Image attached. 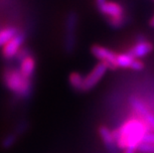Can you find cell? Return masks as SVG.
Here are the masks:
<instances>
[{
  "instance_id": "6da1fadb",
  "label": "cell",
  "mask_w": 154,
  "mask_h": 153,
  "mask_svg": "<svg viewBox=\"0 0 154 153\" xmlns=\"http://www.w3.org/2000/svg\"><path fill=\"white\" fill-rule=\"evenodd\" d=\"M149 131V127L142 118H130L112 133L117 148L123 151L128 149L136 151Z\"/></svg>"
},
{
  "instance_id": "7a4b0ae2",
  "label": "cell",
  "mask_w": 154,
  "mask_h": 153,
  "mask_svg": "<svg viewBox=\"0 0 154 153\" xmlns=\"http://www.w3.org/2000/svg\"><path fill=\"white\" fill-rule=\"evenodd\" d=\"M5 87L19 97L27 99L32 92V82L17 69H7L3 74Z\"/></svg>"
},
{
  "instance_id": "3957f363",
  "label": "cell",
  "mask_w": 154,
  "mask_h": 153,
  "mask_svg": "<svg viewBox=\"0 0 154 153\" xmlns=\"http://www.w3.org/2000/svg\"><path fill=\"white\" fill-rule=\"evenodd\" d=\"M107 70H109V67H107V65L106 63L100 62V63L97 64L88 73V76L84 78V84H83L82 92H90L91 90H93L100 83V81L103 78Z\"/></svg>"
},
{
  "instance_id": "277c9868",
  "label": "cell",
  "mask_w": 154,
  "mask_h": 153,
  "mask_svg": "<svg viewBox=\"0 0 154 153\" xmlns=\"http://www.w3.org/2000/svg\"><path fill=\"white\" fill-rule=\"evenodd\" d=\"M129 103L136 115L145 121L150 131H154V113L147 107L145 103L136 96L130 97Z\"/></svg>"
},
{
  "instance_id": "5b68a950",
  "label": "cell",
  "mask_w": 154,
  "mask_h": 153,
  "mask_svg": "<svg viewBox=\"0 0 154 153\" xmlns=\"http://www.w3.org/2000/svg\"><path fill=\"white\" fill-rule=\"evenodd\" d=\"M78 23V16L75 12H71L68 15L66 21V38L65 47L68 53L74 51L76 46V27Z\"/></svg>"
},
{
  "instance_id": "8992f818",
  "label": "cell",
  "mask_w": 154,
  "mask_h": 153,
  "mask_svg": "<svg viewBox=\"0 0 154 153\" xmlns=\"http://www.w3.org/2000/svg\"><path fill=\"white\" fill-rule=\"evenodd\" d=\"M91 54L100 62H103L107 65L109 69H116V53L109 50L106 47L100 46V45H94L91 48Z\"/></svg>"
},
{
  "instance_id": "52a82bcc",
  "label": "cell",
  "mask_w": 154,
  "mask_h": 153,
  "mask_svg": "<svg viewBox=\"0 0 154 153\" xmlns=\"http://www.w3.org/2000/svg\"><path fill=\"white\" fill-rule=\"evenodd\" d=\"M24 41L25 35L23 33H18L2 47V56L5 59H11V58L16 57L22 49V45Z\"/></svg>"
},
{
  "instance_id": "ba28073f",
  "label": "cell",
  "mask_w": 154,
  "mask_h": 153,
  "mask_svg": "<svg viewBox=\"0 0 154 153\" xmlns=\"http://www.w3.org/2000/svg\"><path fill=\"white\" fill-rule=\"evenodd\" d=\"M153 49H154L153 45L150 42L140 38V40L128 51V53L132 57L135 58V59H140V58L145 57L148 54L151 53Z\"/></svg>"
},
{
  "instance_id": "9c48e42d",
  "label": "cell",
  "mask_w": 154,
  "mask_h": 153,
  "mask_svg": "<svg viewBox=\"0 0 154 153\" xmlns=\"http://www.w3.org/2000/svg\"><path fill=\"white\" fill-rule=\"evenodd\" d=\"M99 8L100 12L101 14L107 16L109 18H116L120 17V16H124L123 8L116 2H106L103 5L100 6Z\"/></svg>"
},
{
  "instance_id": "30bf717a",
  "label": "cell",
  "mask_w": 154,
  "mask_h": 153,
  "mask_svg": "<svg viewBox=\"0 0 154 153\" xmlns=\"http://www.w3.org/2000/svg\"><path fill=\"white\" fill-rule=\"evenodd\" d=\"M36 69V61L34 59V57L27 55L25 58H23L20 63V68L19 71L21 72V74L27 79H32L33 75L35 73Z\"/></svg>"
},
{
  "instance_id": "8fae6325",
  "label": "cell",
  "mask_w": 154,
  "mask_h": 153,
  "mask_svg": "<svg viewBox=\"0 0 154 153\" xmlns=\"http://www.w3.org/2000/svg\"><path fill=\"white\" fill-rule=\"evenodd\" d=\"M99 133H100L101 140L103 142V144L109 148V150L110 152L116 151L117 148V145L116 143V139H114L112 131H110L109 128L106 127V126L101 125L99 128Z\"/></svg>"
},
{
  "instance_id": "7c38bea8",
  "label": "cell",
  "mask_w": 154,
  "mask_h": 153,
  "mask_svg": "<svg viewBox=\"0 0 154 153\" xmlns=\"http://www.w3.org/2000/svg\"><path fill=\"white\" fill-rule=\"evenodd\" d=\"M135 61V58L132 57L128 52L127 53L116 54V68L121 69H131L133 62Z\"/></svg>"
},
{
  "instance_id": "4fadbf2b",
  "label": "cell",
  "mask_w": 154,
  "mask_h": 153,
  "mask_svg": "<svg viewBox=\"0 0 154 153\" xmlns=\"http://www.w3.org/2000/svg\"><path fill=\"white\" fill-rule=\"evenodd\" d=\"M19 33L18 29L15 27H2L0 28V47H3L6 43H8L13 37Z\"/></svg>"
},
{
  "instance_id": "5bb4252c",
  "label": "cell",
  "mask_w": 154,
  "mask_h": 153,
  "mask_svg": "<svg viewBox=\"0 0 154 153\" xmlns=\"http://www.w3.org/2000/svg\"><path fill=\"white\" fill-rule=\"evenodd\" d=\"M84 78L80 73H72L69 77V82H70V84L72 86L73 89H75L76 90H81L83 89V84H84Z\"/></svg>"
},
{
  "instance_id": "9a60e30c",
  "label": "cell",
  "mask_w": 154,
  "mask_h": 153,
  "mask_svg": "<svg viewBox=\"0 0 154 153\" xmlns=\"http://www.w3.org/2000/svg\"><path fill=\"white\" fill-rule=\"evenodd\" d=\"M17 138H18V134L16 132L9 133V134H7L4 138H3V140L1 142L2 148H4V149L11 148L16 143V141H17Z\"/></svg>"
},
{
  "instance_id": "2e32d148",
  "label": "cell",
  "mask_w": 154,
  "mask_h": 153,
  "mask_svg": "<svg viewBox=\"0 0 154 153\" xmlns=\"http://www.w3.org/2000/svg\"><path fill=\"white\" fill-rule=\"evenodd\" d=\"M124 22H125V18L124 16H120V17H116V18H109V23L111 27L113 28H119L121 26H123Z\"/></svg>"
},
{
  "instance_id": "e0dca14e",
  "label": "cell",
  "mask_w": 154,
  "mask_h": 153,
  "mask_svg": "<svg viewBox=\"0 0 154 153\" xmlns=\"http://www.w3.org/2000/svg\"><path fill=\"white\" fill-rule=\"evenodd\" d=\"M141 153H154V144H148V143H141L138 149Z\"/></svg>"
},
{
  "instance_id": "ac0fdd59",
  "label": "cell",
  "mask_w": 154,
  "mask_h": 153,
  "mask_svg": "<svg viewBox=\"0 0 154 153\" xmlns=\"http://www.w3.org/2000/svg\"><path fill=\"white\" fill-rule=\"evenodd\" d=\"M144 63L141 62L139 59H135V61L133 62L132 64V67H131V70L133 71H142L144 69Z\"/></svg>"
},
{
  "instance_id": "d6986e66",
  "label": "cell",
  "mask_w": 154,
  "mask_h": 153,
  "mask_svg": "<svg viewBox=\"0 0 154 153\" xmlns=\"http://www.w3.org/2000/svg\"><path fill=\"white\" fill-rule=\"evenodd\" d=\"M142 143H148V144H154V131H149L145 135Z\"/></svg>"
},
{
  "instance_id": "ffe728a7",
  "label": "cell",
  "mask_w": 154,
  "mask_h": 153,
  "mask_svg": "<svg viewBox=\"0 0 154 153\" xmlns=\"http://www.w3.org/2000/svg\"><path fill=\"white\" fill-rule=\"evenodd\" d=\"M107 0H96V3H97V7H100V6L103 5L104 3H106Z\"/></svg>"
},
{
  "instance_id": "44dd1931",
  "label": "cell",
  "mask_w": 154,
  "mask_h": 153,
  "mask_svg": "<svg viewBox=\"0 0 154 153\" xmlns=\"http://www.w3.org/2000/svg\"><path fill=\"white\" fill-rule=\"evenodd\" d=\"M149 25L151 26L152 28H154V15L152 16V18L150 19V21H149Z\"/></svg>"
},
{
  "instance_id": "7402d4cb",
  "label": "cell",
  "mask_w": 154,
  "mask_h": 153,
  "mask_svg": "<svg viewBox=\"0 0 154 153\" xmlns=\"http://www.w3.org/2000/svg\"><path fill=\"white\" fill-rule=\"evenodd\" d=\"M124 153H135V151H134V150H129V149H128V150L124 151Z\"/></svg>"
}]
</instances>
